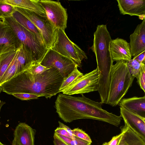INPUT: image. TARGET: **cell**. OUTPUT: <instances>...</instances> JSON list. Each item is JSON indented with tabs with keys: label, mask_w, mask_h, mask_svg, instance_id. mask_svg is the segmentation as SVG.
<instances>
[{
	"label": "cell",
	"mask_w": 145,
	"mask_h": 145,
	"mask_svg": "<svg viewBox=\"0 0 145 145\" xmlns=\"http://www.w3.org/2000/svg\"><path fill=\"white\" fill-rule=\"evenodd\" d=\"M93 43L90 48L95 54L98 74V88L100 96H108L110 75L112 65L110 44L112 40L106 25H97L94 33Z\"/></svg>",
	"instance_id": "obj_2"
},
{
	"label": "cell",
	"mask_w": 145,
	"mask_h": 145,
	"mask_svg": "<svg viewBox=\"0 0 145 145\" xmlns=\"http://www.w3.org/2000/svg\"><path fill=\"white\" fill-rule=\"evenodd\" d=\"M72 133L74 136L90 143H92V140L90 137L82 129L78 128H74L72 130Z\"/></svg>",
	"instance_id": "obj_29"
},
{
	"label": "cell",
	"mask_w": 145,
	"mask_h": 145,
	"mask_svg": "<svg viewBox=\"0 0 145 145\" xmlns=\"http://www.w3.org/2000/svg\"><path fill=\"white\" fill-rule=\"evenodd\" d=\"M35 132L25 123H20L14 130L12 145H35Z\"/></svg>",
	"instance_id": "obj_13"
},
{
	"label": "cell",
	"mask_w": 145,
	"mask_h": 145,
	"mask_svg": "<svg viewBox=\"0 0 145 145\" xmlns=\"http://www.w3.org/2000/svg\"><path fill=\"white\" fill-rule=\"evenodd\" d=\"M40 63L46 67L55 68L64 78L67 77L75 67H78L71 59L61 54L51 48L48 49Z\"/></svg>",
	"instance_id": "obj_7"
},
{
	"label": "cell",
	"mask_w": 145,
	"mask_h": 145,
	"mask_svg": "<svg viewBox=\"0 0 145 145\" xmlns=\"http://www.w3.org/2000/svg\"><path fill=\"white\" fill-rule=\"evenodd\" d=\"M0 1L13 7L29 11L38 16L47 19L45 12L38 0H0Z\"/></svg>",
	"instance_id": "obj_17"
},
{
	"label": "cell",
	"mask_w": 145,
	"mask_h": 145,
	"mask_svg": "<svg viewBox=\"0 0 145 145\" xmlns=\"http://www.w3.org/2000/svg\"><path fill=\"white\" fill-rule=\"evenodd\" d=\"M3 20V19L0 18V22Z\"/></svg>",
	"instance_id": "obj_39"
},
{
	"label": "cell",
	"mask_w": 145,
	"mask_h": 145,
	"mask_svg": "<svg viewBox=\"0 0 145 145\" xmlns=\"http://www.w3.org/2000/svg\"><path fill=\"white\" fill-rule=\"evenodd\" d=\"M14 9L30 21L40 33L47 48H51L54 42L57 29L48 20L42 18L27 10L14 7Z\"/></svg>",
	"instance_id": "obj_6"
},
{
	"label": "cell",
	"mask_w": 145,
	"mask_h": 145,
	"mask_svg": "<svg viewBox=\"0 0 145 145\" xmlns=\"http://www.w3.org/2000/svg\"><path fill=\"white\" fill-rule=\"evenodd\" d=\"M4 103H5L4 102L0 101V111L2 106Z\"/></svg>",
	"instance_id": "obj_36"
},
{
	"label": "cell",
	"mask_w": 145,
	"mask_h": 145,
	"mask_svg": "<svg viewBox=\"0 0 145 145\" xmlns=\"http://www.w3.org/2000/svg\"><path fill=\"white\" fill-rule=\"evenodd\" d=\"M56 134L58 137L62 140L68 145H75L74 140H72V139L57 134Z\"/></svg>",
	"instance_id": "obj_33"
},
{
	"label": "cell",
	"mask_w": 145,
	"mask_h": 145,
	"mask_svg": "<svg viewBox=\"0 0 145 145\" xmlns=\"http://www.w3.org/2000/svg\"><path fill=\"white\" fill-rule=\"evenodd\" d=\"M53 143L54 145H68L54 133Z\"/></svg>",
	"instance_id": "obj_31"
},
{
	"label": "cell",
	"mask_w": 145,
	"mask_h": 145,
	"mask_svg": "<svg viewBox=\"0 0 145 145\" xmlns=\"http://www.w3.org/2000/svg\"><path fill=\"white\" fill-rule=\"evenodd\" d=\"M64 78L55 68L51 67L40 74H33L27 70L12 78L1 86L8 94L25 93L41 95L50 99L60 92Z\"/></svg>",
	"instance_id": "obj_1"
},
{
	"label": "cell",
	"mask_w": 145,
	"mask_h": 145,
	"mask_svg": "<svg viewBox=\"0 0 145 145\" xmlns=\"http://www.w3.org/2000/svg\"><path fill=\"white\" fill-rule=\"evenodd\" d=\"M127 126L125 124L123 126L120 127L121 132L118 135L113 137L112 139L109 142H105L102 145H119Z\"/></svg>",
	"instance_id": "obj_27"
},
{
	"label": "cell",
	"mask_w": 145,
	"mask_h": 145,
	"mask_svg": "<svg viewBox=\"0 0 145 145\" xmlns=\"http://www.w3.org/2000/svg\"><path fill=\"white\" fill-rule=\"evenodd\" d=\"M21 43L10 27L0 22V55L18 49Z\"/></svg>",
	"instance_id": "obj_10"
},
{
	"label": "cell",
	"mask_w": 145,
	"mask_h": 145,
	"mask_svg": "<svg viewBox=\"0 0 145 145\" xmlns=\"http://www.w3.org/2000/svg\"><path fill=\"white\" fill-rule=\"evenodd\" d=\"M0 145H6L5 144H2V143H1L0 142Z\"/></svg>",
	"instance_id": "obj_38"
},
{
	"label": "cell",
	"mask_w": 145,
	"mask_h": 145,
	"mask_svg": "<svg viewBox=\"0 0 145 145\" xmlns=\"http://www.w3.org/2000/svg\"><path fill=\"white\" fill-rule=\"evenodd\" d=\"M73 140L75 145H91V143L76 136Z\"/></svg>",
	"instance_id": "obj_32"
},
{
	"label": "cell",
	"mask_w": 145,
	"mask_h": 145,
	"mask_svg": "<svg viewBox=\"0 0 145 145\" xmlns=\"http://www.w3.org/2000/svg\"><path fill=\"white\" fill-rule=\"evenodd\" d=\"M119 145H145V141L127 126Z\"/></svg>",
	"instance_id": "obj_20"
},
{
	"label": "cell",
	"mask_w": 145,
	"mask_h": 145,
	"mask_svg": "<svg viewBox=\"0 0 145 145\" xmlns=\"http://www.w3.org/2000/svg\"><path fill=\"white\" fill-rule=\"evenodd\" d=\"M83 74L78 69V67H76L67 77L64 79L59 89L60 92H62Z\"/></svg>",
	"instance_id": "obj_22"
},
{
	"label": "cell",
	"mask_w": 145,
	"mask_h": 145,
	"mask_svg": "<svg viewBox=\"0 0 145 145\" xmlns=\"http://www.w3.org/2000/svg\"><path fill=\"white\" fill-rule=\"evenodd\" d=\"M98 74L97 68L83 74L62 92L72 95L89 93L98 90Z\"/></svg>",
	"instance_id": "obj_8"
},
{
	"label": "cell",
	"mask_w": 145,
	"mask_h": 145,
	"mask_svg": "<svg viewBox=\"0 0 145 145\" xmlns=\"http://www.w3.org/2000/svg\"><path fill=\"white\" fill-rule=\"evenodd\" d=\"M50 68L44 67L39 63L31 65L27 71L33 74H40Z\"/></svg>",
	"instance_id": "obj_26"
},
{
	"label": "cell",
	"mask_w": 145,
	"mask_h": 145,
	"mask_svg": "<svg viewBox=\"0 0 145 145\" xmlns=\"http://www.w3.org/2000/svg\"><path fill=\"white\" fill-rule=\"evenodd\" d=\"M12 95L22 100H27L36 99L41 97H44L41 95H37L25 93H15Z\"/></svg>",
	"instance_id": "obj_28"
},
{
	"label": "cell",
	"mask_w": 145,
	"mask_h": 145,
	"mask_svg": "<svg viewBox=\"0 0 145 145\" xmlns=\"http://www.w3.org/2000/svg\"><path fill=\"white\" fill-rule=\"evenodd\" d=\"M55 133L57 134L72 139L69 134L64 128L59 127L55 130Z\"/></svg>",
	"instance_id": "obj_30"
},
{
	"label": "cell",
	"mask_w": 145,
	"mask_h": 145,
	"mask_svg": "<svg viewBox=\"0 0 145 145\" xmlns=\"http://www.w3.org/2000/svg\"><path fill=\"white\" fill-rule=\"evenodd\" d=\"M51 48L72 60L78 67H81L82 61L87 59L85 52L68 38L64 31L57 29L55 40Z\"/></svg>",
	"instance_id": "obj_5"
},
{
	"label": "cell",
	"mask_w": 145,
	"mask_h": 145,
	"mask_svg": "<svg viewBox=\"0 0 145 145\" xmlns=\"http://www.w3.org/2000/svg\"><path fill=\"white\" fill-rule=\"evenodd\" d=\"M18 50H14L0 55V78L8 68Z\"/></svg>",
	"instance_id": "obj_21"
},
{
	"label": "cell",
	"mask_w": 145,
	"mask_h": 145,
	"mask_svg": "<svg viewBox=\"0 0 145 145\" xmlns=\"http://www.w3.org/2000/svg\"><path fill=\"white\" fill-rule=\"evenodd\" d=\"M46 13L47 19L57 29L65 31L67 27V10L60 2L50 0H40Z\"/></svg>",
	"instance_id": "obj_9"
},
{
	"label": "cell",
	"mask_w": 145,
	"mask_h": 145,
	"mask_svg": "<svg viewBox=\"0 0 145 145\" xmlns=\"http://www.w3.org/2000/svg\"><path fill=\"white\" fill-rule=\"evenodd\" d=\"M120 13L140 17L145 16V0H117Z\"/></svg>",
	"instance_id": "obj_16"
},
{
	"label": "cell",
	"mask_w": 145,
	"mask_h": 145,
	"mask_svg": "<svg viewBox=\"0 0 145 145\" xmlns=\"http://www.w3.org/2000/svg\"><path fill=\"white\" fill-rule=\"evenodd\" d=\"M127 63V61H117L112 66L106 103L112 106L118 105L123 99L132 86L135 78L129 71Z\"/></svg>",
	"instance_id": "obj_3"
},
{
	"label": "cell",
	"mask_w": 145,
	"mask_h": 145,
	"mask_svg": "<svg viewBox=\"0 0 145 145\" xmlns=\"http://www.w3.org/2000/svg\"><path fill=\"white\" fill-rule=\"evenodd\" d=\"M1 91H2V89L1 87L0 86V93Z\"/></svg>",
	"instance_id": "obj_37"
},
{
	"label": "cell",
	"mask_w": 145,
	"mask_h": 145,
	"mask_svg": "<svg viewBox=\"0 0 145 145\" xmlns=\"http://www.w3.org/2000/svg\"><path fill=\"white\" fill-rule=\"evenodd\" d=\"M14 10L13 6L0 1V18L3 19L12 16Z\"/></svg>",
	"instance_id": "obj_23"
},
{
	"label": "cell",
	"mask_w": 145,
	"mask_h": 145,
	"mask_svg": "<svg viewBox=\"0 0 145 145\" xmlns=\"http://www.w3.org/2000/svg\"><path fill=\"white\" fill-rule=\"evenodd\" d=\"M120 116L125 124L145 141V118L120 107Z\"/></svg>",
	"instance_id": "obj_11"
},
{
	"label": "cell",
	"mask_w": 145,
	"mask_h": 145,
	"mask_svg": "<svg viewBox=\"0 0 145 145\" xmlns=\"http://www.w3.org/2000/svg\"><path fill=\"white\" fill-rule=\"evenodd\" d=\"M141 63L134 58L128 61L127 66L129 71L135 78L136 77L139 72Z\"/></svg>",
	"instance_id": "obj_24"
},
{
	"label": "cell",
	"mask_w": 145,
	"mask_h": 145,
	"mask_svg": "<svg viewBox=\"0 0 145 145\" xmlns=\"http://www.w3.org/2000/svg\"><path fill=\"white\" fill-rule=\"evenodd\" d=\"M58 123L59 124V127L64 128L66 129L70 135L72 139V140H74V139L75 136H74L72 134V130H71L69 127L65 125L59 121H58Z\"/></svg>",
	"instance_id": "obj_34"
},
{
	"label": "cell",
	"mask_w": 145,
	"mask_h": 145,
	"mask_svg": "<svg viewBox=\"0 0 145 145\" xmlns=\"http://www.w3.org/2000/svg\"><path fill=\"white\" fill-rule=\"evenodd\" d=\"M3 21L10 27L21 44L31 53L35 64L40 63L48 49L43 41L20 24L12 16L3 19Z\"/></svg>",
	"instance_id": "obj_4"
},
{
	"label": "cell",
	"mask_w": 145,
	"mask_h": 145,
	"mask_svg": "<svg viewBox=\"0 0 145 145\" xmlns=\"http://www.w3.org/2000/svg\"><path fill=\"white\" fill-rule=\"evenodd\" d=\"M36 64L34 58L25 46L21 44L18 49L13 62L15 76L27 70L31 65Z\"/></svg>",
	"instance_id": "obj_14"
},
{
	"label": "cell",
	"mask_w": 145,
	"mask_h": 145,
	"mask_svg": "<svg viewBox=\"0 0 145 145\" xmlns=\"http://www.w3.org/2000/svg\"><path fill=\"white\" fill-rule=\"evenodd\" d=\"M12 16L20 24L29 31L35 34L43 41L42 36L37 28L26 17L15 10L12 14Z\"/></svg>",
	"instance_id": "obj_19"
},
{
	"label": "cell",
	"mask_w": 145,
	"mask_h": 145,
	"mask_svg": "<svg viewBox=\"0 0 145 145\" xmlns=\"http://www.w3.org/2000/svg\"><path fill=\"white\" fill-rule=\"evenodd\" d=\"M139 62L144 64L145 63V51L138 55L133 57Z\"/></svg>",
	"instance_id": "obj_35"
},
{
	"label": "cell",
	"mask_w": 145,
	"mask_h": 145,
	"mask_svg": "<svg viewBox=\"0 0 145 145\" xmlns=\"http://www.w3.org/2000/svg\"><path fill=\"white\" fill-rule=\"evenodd\" d=\"M118 105L142 117L145 118V96L122 99Z\"/></svg>",
	"instance_id": "obj_18"
},
{
	"label": "cell",
	"mask_w": 145,
	"mask_h": 145,
	"mask_svg": "<svg viewBox=\"0 0 145 145\" xmlns=\"http://www.w3.org/2000/svg\"><path fill=\"white\" fill-rule=\"evenodd\" d=\"M140 88L145 92V64L141 63L139 72L136 77Z\"/></svg>",
	"instance_id": "obj_25"
},
{
	"label": "cell",
	"mask_w": 145,
	"mask_h": 145,
	"mask_svg": "<svg viewBox=\"0 0 145 145\" xmlns=\"http://www.w3.org/2000/svg\"><path fill=\"white\" fill-rule=\"evenodd\" d=\"M129 43L132 56L136 57L145 51V20L137 26L130 36Z\"/></svg>",
	"instance_id": "obj_12"
},
{
	"label": "cell",
	"mask_w": 145,
	"mask_h": 145,
	"mask_svg": "<svg viewBox=\"0 0 145 145\" xmlns=\"http://www.w3.org/2000/svg\"><path fill=\"white\" fill-rule=\"evenodd\" d=\"M110 50L113 61H128L132 58L129 43L125 40L117 38L112 40L110 44Z\"/></svg>",
	"instance_id": "obj_15"
}]
</instances>
